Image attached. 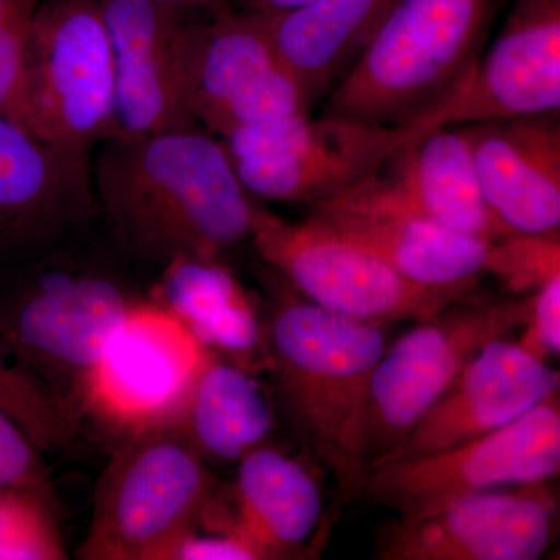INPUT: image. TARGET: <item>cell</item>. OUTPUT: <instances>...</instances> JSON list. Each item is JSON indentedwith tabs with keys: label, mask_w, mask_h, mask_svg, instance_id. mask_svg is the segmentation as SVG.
<instances>
[{
	"label": "cell",
	"mask_w": 560,
	"mask_h": 560,
	"mask_svg": "<svg viewBox=\"0 0 560 560\" xmlns=\"http://www.w3.org/2000/svg\"><path fill=\"white\" fill-rule=\"evenodd\" d=\"M101 145L92 162L98 212L139 259H220L249 238L256 205L212 132L113 136Z\"/></svg>",
	"instance_id": "obj_1"
},
{
	"label": "cell",
	"mask_w": 560,
	"mask_h": 560,
	"mask_svg": "<svg viewBox=\"0 0 560 560\" xmlns=\"http://www.w3.org/2000/svg\"><path fill=\"white\" fill-rule=\"evenodd\" d=\"M265 327V326H264ZM283 410L341 500L363 495L372 374L386 349L382 324L283 300L265 327Z\"/></svg>",
	"instance_id": "obj_2"
},
{
	"label": "cell",
	"mask_w": 560,
	"mask_h": 560,
	"mask_svg": "<svg viewBox=\"0 0 560 560\" xmlns=\"http://www.w3.org/2000/svg\"><path fill=\"white\" fill-rule=\"evenodd\" d=\"M503 0H397L341 79L324 114L411 127L469 77Z\"/></svg>",
	"instance_id": "obj_3"
},
{
	"label": "cell",
	"mask_w": 560,
	"mask_h": 560,
	"mask_svg": "<svg viewBox=\"0 0 560 560\" xmlns=\"http://www.w3.org/2000/svg\"><path fill=\"white\" fill-rule=\"evenodd\" d=\"M140 300L109 268L58 246L0 272V341L75 416L84 377Z\"/></svg>",
	"instance_id": "obj_4"
},
{
	"label": "cell",
	"mask_w": 560,
	"mask_h": 560,
	"mask_svg": "<svg viewBox=\"0 0 560 560\" xmlns=\"http://www.w3.org/2000/svg\"><path fill=\"white\" fill-rule=\"evenodd\" d=\"M215 501L206 460L175 429L128 438L97 482L79 558L164 560Z\"/></svg>",
	"instance_id": "obj_5"
},
{
	"label": "cell",
	"mask_w": 560,
	"mask_h": 560,
	"mask_svg": "<svg viewBox=\"0 0 560 560\" xmlns=\"http://www.w3.org/2000/svg\"><path fill=\"white\" fill-rule=\"evenodd\" d=\"M249 241L305 300L357 319L422 323L463 301L471 289L412 282L366 246L313 217L289 221L254 206Z\"/></svg>",
	"instance_id": "obj_6"
},
{
	"label": "cell",
	"mask_w": 560,
	"mask_h": 560,
	"mask_svg": "<svg viewBox=\"0 0 560 560\" xmlns=\"http://www.w3.org/2000/svg\"><path fill=\"white\" fill-rule=\"evenodd\" d=\"M418 135L412 127L301 114L250 125L220 140L249 195L312 206L382 171Z\"/></svg>",
	"instance_id": "obj_7"
},
{
	"label": "cell",
	"mask_w": 560,
	"mask_h": 560,
	"mask_svg": "<svg viewBox=\"0 0 560 560\" xmlns=\"http://www.w3.org/2000/svg\"><path fill=\"white\" fill-rule=\"evenodd\" d=\"M27 91L31 131L38 138L83 156L113 138V51L101 0H40Z\"/></svg>",
	"instance_id": "obj_8"
},
{
	"label": "cell",
	"mask_w": 560,
	"mask_h": 560,
	"mask_svg": "<svg viewBox=\"0 0 560 560\" xmlns=\"http://www.w3.org/2000/svg\"><path fill=\"white\" fill-rule=\"evenodd\" d=\"M210 352L161 304L140 300L92 364L77 408L121 440L173 429Z\"/></svg>",
	"instance_id": "obj_9"
},
{
	"label": "cell",
	"mask_w": 560,
	"mask_h": 560,
	"mask_svg": "<svg viewBox=\"0 0 560 560\" xmlns=\"http://www.w3.org/2000/svg\"><path fill=\"white\" fill-rule=\"evenodd\" d=\"M530 294L422 320L385 349L372 374L368 470L381 466L490 341L522 329Z\"/></svg>",
	"instance_id": "obj_10"
},
{
	"label": "cell",
	"mask_w": 560,
	"mask_h": 560,
	"mask_svg": "<svg viewBox=\"0 0 560 560\" xmlns=\"http://www.w3.org/2000/svg\"><path fill=\"white\" fill-rule=\"evenodd\" d=\"M560 470L559 394L503 429L447 451L389 460L368 475L363 495L412 521L488 490L541 485Z\"/></svg>",
	"instance_id": "obj_11"
},
{
	"label": "cell",
	"mask_w": 560,
	"mask_h": 560,
	"mask_svg": "<svg viewBox=\"0 0 560 560\" xmlns=\"http://www.w3.org/2000/svg\"><path fill=\"white\" fill-rule=\"evenodd\" d=\"M187 98L217 138L283 117L311 114L318 98L282 60L264 14L221 10L187 38Z\"/></svg>",
	"instance_id": "obj_12"
},
{
	"label": "cell",
	"mask_w": 560,
	"mask_h": 560,
	"mask_svg": "<svg viewBox=\"0 0 560 560\" xmlns=\"http://www.w3.org/2000/svg\"><path fill=\"white\" fill-rule=\"evenodd\" d=\"M97 212L91 156L0 116V272L58 248Z\"/></svg>",
	"instance_id": "obj_13"
},
{
	"label": "cell",
	"mask_w": 560,
	"mask_h": 560,
	"mask_svg": "<svg viewBox=\"0 0 560 560\" xmlns=\"http://www.w3.org/2000/svg\"><path fill=\"white\" fill-rule=\"evenodd\" d=\"M560 109V0H511L469 77L416 130L552 116Z\"/></svg>",
	"instance_id": "obj_14"
},
{
	"label": "cell",
	"mask_w": 560,
	"mask_h": 560,
	"mask_svg": "<svg viewBox=\"0 0 560 560\" xmlns=\"http://www.w3.org/2000/svg\"><path fill=\"white\" fill-rule=\"evenodd\" d=\"M313 219L329 224L427 287H474L493 276L499 241H486L411 212L386 186L381 171L335 197L312 205Z\"/></svg>",
	"instance_id": "obj_15"
},
{
	"label": "cell",
	"mask_w": 560,
	"mask_h": 560,
	"mask_svg": "<svg viewBox=\"0 0 560 560\" xmlns=\"http://www.w3.org/2000/svg\"><path fill=\"white\" fill-rule=\"evenodd\" d=\"M114 69V136L198 127L187 98L184 10L160 0H101Z\"/></svg>",
	"instance_id": "obj_16"
},
{
	"label": "cell",
	"mask_w": 560,
	"mask_h": 560,
	"mask_svg": "<svg viewBox=\"0 0 560 560\" xmlns=\"http://www.w3.org/2000/svg\"><path fill=\"white\" fill-rule=\"evenodd\" d=\"M556 503L541 485L471 493L397 523L383 560H536L550 547Z\"/></svg>",
	"instance_id": "obj_17"
},
{
	"label": "cell",
	"mask_w": 560,
	"mask_h": 560,
	"mask_svg": "<svg viewBox=\"0 0 560 560\" xmlns=\"http://www.w3.org/2000/svg\"><path fill=\"white\" fill-rule=\"evenodd\" d=\"M559 372L517 341H490L382 464L447 451L503 429L559 394Z\"/></svg>",
	"instance_id": "obj_18"
},
{
	"label": "cell",
	"mask_w": 560,
	"mask_h": 560,
	"mask_svg": "<svg viewBox=\"0 0 560 560\" xmlns=\"http://www.w3.org/2000/svg\"><path fill=\"white\" fill-rule=\"evenodd\" d=\"M485 200L518 234L559 235V114L467 125Z\"/></svg>",
	"instance_id": "obj_19"
},
{
	"label": "cell",
	"mask_w": 560,
	"mask_h": 560,
	"mask_svg": "<svg viewBox=\"0 0 560 560\" xmlns=\"http://www.w3.org/2000/svg\"><path fill=\"white\" fill-rule=\"evenodd\" d=\"M381 175L394 197L423 219L486 241L514 234L485 200L466 127L419 132L390 156Z\"/></svg>",
	"instance_id": "obj_20"
},
{
	"label": "cell",
	"mask_w": 560,
	"mask_h": 560,
	"mask_svg": "<svg viewBox=\"0 0 560 560\" xmlns=\"http://www.w3.org/2000/svg\"><path fill=\"white\" fill-rule=\"evenodd\" d=\"M234 528L264 559L291 558L318 526L323 499L311 471L276 448L243 456L234 482Z\"/></svg>",
	"instance_id": "obj_21"
},
{
	"label": "cell",
	"mask_w": 560,
	"mask_h": 560,
	"mask_svg": "<svg viewBox=\"0 0 560 560\" xmlns=\"http://www.w3.org/2000/svg\"><path fill=\"white\" fill-rule=\"evenodd\" d=\"M164 265L153 301L206 348L249 370L265 346V327L248 291L220 259L180 256Z\"/></svg>",
	"instance_id": "obj_22"
},
{
	"label": "cell",
	"mask_w": 560,
	"mask_h": 560,
	"mask_svg": "<svg viewBox=\"0 0 560 560\" xmlns=\"http://www.w3.org/2000/svg\"><path fill=\"white\" fill-rule=\"evenodd\" d=\"M173 429L205 460H241L268 440L275 410L253 372L212 350Z\"/></svg>",
	"instance_id": "obj_23"
},
{
	"label": "cell",
	"mask_w": 560,
	"mask_h": 560,
	"mask_svg": "<svg viewBox=\"0 0 560 560\" xmlns=\"http://www.w3.org/2000/svg\"><path fill=\"white\" fill-rule=\"evenodd\" d=\"M397 0H312L264 14L282 60L316 98L359 57Z\"/></svg>",
	"instance_id": "obj_24"
},
{
	"label": "cell",
	"mask_w": 560,
	"mask_h": 560,
	"mask_svg": "<svg viewBox=\"0 0 560 560\" xmlns=\"http://www.w3.org/2000/svg\"><path fill=\"white\" fill-rule=\"evenodd\" d=\"M68 558L51 486L0 488V560Z\"/></svg>",
	"instance_id": "obj_25"
},
{
	"label": "cell",
	"mask_w": 560,
	"mask_h": 560,
	"mask_svg": "<svg viewBox=\"0 0 560 560\" xmlns=\"http://www.w3.org/2000/svg\"><path fill=\"white\" fill-rule=\"evenodd\" d=\"M0 408L9 412L40 452L65 447L75 423L61 404L0 341Z\"/></svg>",
	"instance_id": "obj_26"
},
{
	"label": "cell",
	"mask_w": 560,
	"mask_h": 560,
	"mask_svg": "<svg viewBox=\"0 0 560 560\" xmlns=\"http://www.w3.org/2000/svg\"><path fill=\"white\" fill-rule=\"evenodd\" d=\"M39 3L0 0V116L28 131V50Z\"/></svg>",
	"instance_id": "obj_27"
},
{
	"label": "cell",
	"mask_w": 560,
	"mask_h": 560,
	"mask_svg": "<svg viewBox=\"0 0 560 560\" xmlns=\"http://www.w3.org/2000/svg\"><path fill=\"white\" fill-rule=\"evenodd\" d=\"M495 278L514 293H533L560 276L559 235L514 234L500 238Z\"/></svg>",
	"instance_id": "obj_28"
},
{
	"label": "cell",
	"mask_w": 560,
	"mask_h": 560,
	"mask_svg": "<svg viewBox=\"0 0 560 560\" xmlns=\"http://www.w3.org/2000/svg\"><path fill=\"white\" fill-rule=\"evenodd\" d=\"M5 486H50V478L39 448L0 408V488Z\"/></svg>",
	"instance_id": "obj_29"
},
{
	"label": "cell",
	"mask_w": 560,
	"mask_h": 560,
	"mask_svg": "<svg viewBox=\"0 0 560 560\" xmlns=\"http://www.w3.org/2000/svg\"><path fill=\"white\" fill-rule=\"evenodd\" d=\"M518 345L541 361L560 353V276L530 293Z\"/></svg>",
	"instance_id": "obj_30"
},
{
	"label": "cell",
	"mask_w": 560,
	"mask_h": 560,
	"mask_svg": "<svg viewBox=\"0 0 560 560\" xmlns=\"http://www.w3.org/2000/svg\"><path fill=\"white\" fill-rule=\"evenodd\" d=\"M242 9L259 14H278L283 11L300 9L312 0H237Z\"/></svg>",
	"instance_id": "obj_31"
},
{
	"label": "cell",
	"mask_w": 560,
	"mask_h": 560,
	"mask_svg": "<svg viewBox=\"0 0 560 560\" xmlns=\"http://www.w3.org/2000/svg\"><path fill=\"white\" fill-rule=\"evenodd\" d=\"M168 5L178 7L184 11L208 10L210 13H219L221 10L230 9L231 0H160Z\"/></svg>",
	"instance_id": "obj_32"
}]
</instances>
